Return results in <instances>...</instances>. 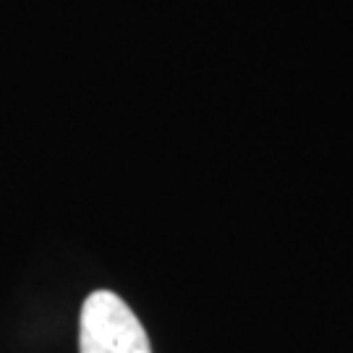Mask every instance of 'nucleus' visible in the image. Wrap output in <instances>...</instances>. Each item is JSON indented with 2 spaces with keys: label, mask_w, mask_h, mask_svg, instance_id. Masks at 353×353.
I'll use <instances>...</instances> for the list:
<instances>
[{
  "label": "nucleus",
  "mask_w": 353,
  "mask_h": 353,
  "mask_svg": "<svg viewBox=\"0 0 353 353\" xmlns=\"http://www.w3.org/2000/svg\"><path fill=\"white\" fill-rule=\"evenodd\" d=\"M79 353H152L147 330L118 293H89L79 316Z\"/></svg>",
  "instance_id": "nucleus-1"
}]
</instances>
